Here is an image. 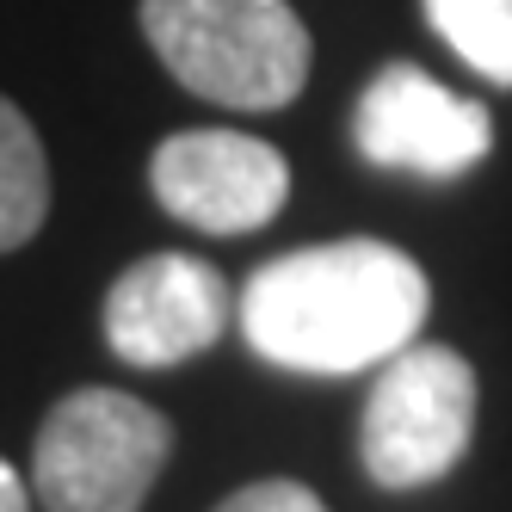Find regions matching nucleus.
<instances>
[{
    "mask_svg": "<svg viewBox=\"0 0 512 512\" xmlns=\"http://www.w3.org/2000/svg\"><path fill=\"white\" fill-rule=\"evenodd\" d=\"M432 284L401 247L352 235L278 253L241 290V334L278 371L352 377L420 340Z\"/></svg>",
    "mask_w": 512,
    "mask_h": 512,
    "instance_id": "nucleus-1",
    "label": "nucleus"
},
{
    "mask_svg": "<svg viewBox=\"0 0 512 512\" xmlns=\"http://www.w3.org/2000/svg\"><path fill=\"white\" fill-rule=\"evenodd\" d=\"M167 75L229 112H284L309 81V25L290 0H142Z\"/></svg>",
    "mask_w": 512,
    "mask_h": 512,
    "instance_id": "nucleus-2",
    "label": "nucleus"
},
{
    "mask_svg": "<svg viewBox=\"0 0 512 512\" xmlns=\"http://www.w3.org/2000/svg\"><path fill=\"white\" fill-rule=\"evenodd\" d=\"M173 451L161 408L124 389L62 395L31 445V488L44 512H142Z\"/></svg>",
    "mask_w": 512,
    "mask_h": 512,
    "instance_id": "nucleus-3",
    "label": "nucleus"
},
{
    "mask_svg": "<svg viewBox=\"0 0 512 512\" xmlns=\"http://www.w3.org/2000/svg\"><path fill=\"white\" fill-rule=\"evenodd\" d=\"M475 432V371L451 346H401L364 401L358 457L377 488H426L451 475Z\"/></svg>",
    "mask_w": 512,
    "mask_h": 512,
    "instance_id": "nucleus-4",
    "label": "nucleus"
},
{
    "mask_svg": "<svg viewBox=\"0 0 512 512\" xmlns=\"http://www.w3.org/2000/svg\"><path fill=\"white\" fill-rule=\"evenodd\" d=\"M352 142L371 167L457 179L494 149V118L482 99L438 87L414 62H383L352 105Z\"/></svg>",
    "mask_w": 512,
    "mask_h": 512,
    "instance_id": "nucleus-5",
    "label": "nucleus"
},
{
    "mask_svg": "<svg viewBox=\"0 0 512 512\" xmlns=\"http://www.w3.org/2000/svg\"><path fill=\"white\" fill-rule=\"evenodd\" d=\"M149 186L186 229L253 235L284 210L290 161L247 130H179L149 155Z\"/></svg>",
    "mask_w": 512,
    "mask_h": 512,
    "instance_id": "nucleus-6",
    "label": "nucleus"
},
{
    "mask_svg": "<svg viewBox=\"0 0 512 512\" xmlns=\"http://www.w3.org/2000/svg\"><path fill=\"white\" fill-rule=\"evenodd\" d=\"M229 327V284L210 260L192 253H142L105 290V340L124 364L173 371L210 352Z\"/></svg>",
    "mask_w": 512,
    "mask_h": 512,
    "instance_id": "nucleus-7",
    "label": "nucleus"
},
{
    "mask_svg": "<svg viewBox=\"0 0 512 512\" xmlns=\"http://www.w3.org/2000/svg\"><path fill=\"white\" fill-rule=\"evenodd\" d=\"M50 216V161L31 118L0 99V253L25 247Z\"/></svg>",
    "mask_w": 512,
    "mask_h": 512,
    "instance_id": "nucleus-8",
    "label": "nucleus"
},
{
    "mask_svg": "<svg viewBox=\"0 0 512 512\" xmlns=\"http://www.w3.org/2000/svg\"><path fill=\"white\" fill-rule=\"evenodd\" d=\"M420 7H426V25L475 75L512 87V0H420Z\"/></svg>",
    "mask_w": 512,
    "mask_h": 512,
    "instance_id": "nucleus-9",
    "label": "nucleus"
},
{
    "mask_svg": "<svg viewBox=\"0 0 512 512\" xmlns=\"http://www.w3.org/2000/svg\"><path fill=\"white\" fill-rule=\"evenodd\" d=\"M210 512H327L303 482H247L235 488L223 506H210Z\"/></svg>",
    "mask_w": 512,
    "mask_h": 512,
    "instance_id": "nucleus-10",
    "label": "nucleus"
},
{
    "mask_svg": "<svg viewBox=\"0 0 512 512\" xmlns=\"http://www.w3.org/2000/svg\"><path fill=\"white\" fill-rule=\"evenodd\" d=\"M0 512H31V500H25V482L13 475V463L0 457Z\"/></svg>",
    "mask_w": 512,
    "mask_h": 512,
    "instance_id": "nucleus-11",
    "label": "nucleus"
}]
</instances>
